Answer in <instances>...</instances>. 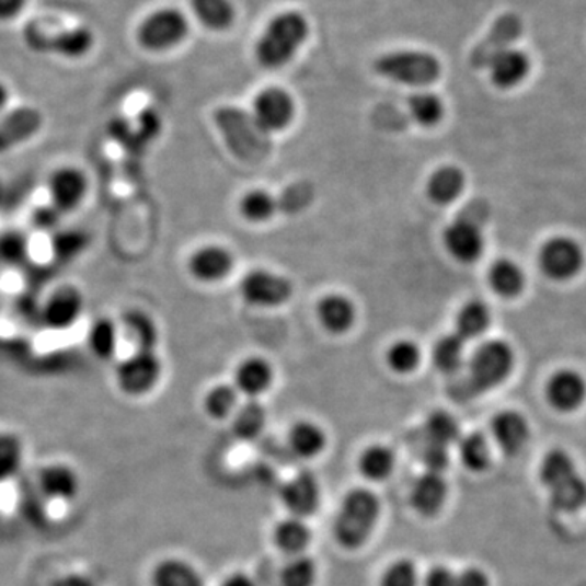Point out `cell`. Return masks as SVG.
<instances>
[{
	"label": "cell",
	"instance_id": "1",
	"mask_svg": "<svg viewBox=\"0 0 586 586\" xmlns=\"http://www.w3.org/2000/svg\"><path fill=\"white\" fill-rule=\"evenodd\" d=\"M464 367L467 371L453 387L455 398L474 400L508 380L515 368V352L505 341H485L472 352Z\"/></svg>",
	"mask_w": 586,
	"mask_h": 586
},
{
	"label": "cell",
	"instance_id": "2",
	"mask_svg": "<svg viewBox=\"0 0 586 586\" xmlns=\"http://www.w3.org/2000/svg\"><path fill=\"white\" fill-rule=\"evenodd\" d=\"M310 36V23L303 13L283 12L267 23L254 46L260 66L264 69H280L298 55Z\"/></svg>",
	"mask_w": 586,
	"mask_h": 586
},
{
	"label": "cell",
	"instance_id": "3",
	"mask_svg": "<svg viewBox=\"0 0 586 586\" xmlns=\"http://www.w3.org/2000/svg\"><path fill=\"white\" fill-rule=\"evenodd\" d=\"M539 481L558 510L575 514L586 507V481L567 451L552 448L544 455Z\"/></svg>",
	"mask_w": 586,
	"mask_h": 586
},
{
	"label": "cell",
	"instance_id": "4",
	"mask_svg": "<svg viewBox=\"0 0 586 586\" xmlns=\"http://www.w3.org/2000/svg\"><path fill=\"white\" fill-rule=\"evenodd\" d=\"M380 518V501L368 489H354L341 502L334 536L341 545L357 549L370 538Z\"/></svg>",
	"mask_w": 586,
	"mask_h": 586
},
{
	"label": "cell",
	"instance_id": "5",
	"mask_svg": "<svg viewBox=\"0 0 586 586\" xmlns=\"http://www.w3.org/2000/svg\"><path fill=\"white\" fill-rule=\"evenodd\" d=\"M374 70L391 82L424 89L440 79L441 62L432 53L407 49L380 56L374 62Z\"/></svg>",
	"mask_w": 586,
	"mask_h": 586
},
{
	"label": "cell",
	"instance_id": "6",
	"mask_svg": "<svg viewBox=\"0 0 586 586\" xmlns=\"http://www.w3.org/2000/svg\"><path fill=\"white\" fill-rule=\"evenodd\" d=\"M26 46L42 55H55L62 59L79 60L95 48V33L87 26H72L49 33L39 23H30L23 32Z\"/></svg>",
	"mask_w": 586,
	"mask_h": 586
},
{
	"label": "cell",
	"instance_id": "7",
	"mask_svg": "<svg viewBox=\"0 0 586 586\" xmlns=\"http://www.w3.org/2000/svg\"><path fill=\"white\" fill-rule=\"evenodd\" d=\"M585 263L584 246L567 234L548 238L539 248V269L552 283H571L584 271Z\"/></svg>",
	"mask_w": 586,
	"mask_h": 586
},
{
	"label": "cell",
	"instance_id": "8",
	"mask_svg": "<svg viewBox=\"0 0 586 586\" xmlns=\"http://www.w3.org/2000/svg\"><path fill=\"white\" fill-rule=\"evenodd\" d=\"M489 210L484 206L469 207L460 217L445 229L444 244L450 256L461 264H474L481 260L485 250L482 222Z\"/></svg>",
	"mask_w": 586,
	"mask_h": 586
},
{
	"label": "cell",
	"instance_id": "9",
	"mask_svg": "<svg viewBox=\"0 0 586 586\" xmlns=\"http://www.w3.org/2000/svg\"><path fill=\"white\" fill-rule=\"evenodd\" d=\"M189 35V20L181 10L159 9L147 15L137 28L140 48L150 53H163L176 48Z\"/></svg>",
	"mask_w": 586,
	"mask_h": 586
},
{
	"label": "cell",
	"instance_id": "10",
	"mask_svg": "<svg viewBox=\"0 0 586 586\" xmlns=\"http://www.w3.org/2000/svg\"><path fill=\"white\" fill-rule=\"evenodd\" d=\"M163 365L156 351H136L116 367V384L127 397L150 393L162 377Z\"/></svg>",
	"mask_w": 586,
	"mask_h": 586
},
{
	"label": "cell",
	"instance_id": "11",
	"mask_svg": "<svg viewBox=\"0 0 586 586\" xmlns=\"http://www.w3.org/2000/svg\"><path fill=\"white\" fill-rule=\"evenodd\" d=\"M524 33V23L514 12L504 13L492 23L487 35L479 42L469 56V62L474 69H487L491 60L505 49L514 48L515 42Z\"/></svg>",
	"mask_w": 586,
	"mask_h": 586
},
{
	"label": "cell",
	"instance_id": "12",
	"mask_svg": "<svg viewBox=\"0 0 586 586\" xmlns=\"http://www.w3.org/2000/svg\"><path fill=\"white\" fill-rule=\"evenodd\" d=\"M295 112L292 95L287 90L267 87L254 99L251 117L263 133H279L292 124Z\"/></svg>",
	"mask_w": 586,
	"mask_h": 586
},
{
	"label": "cell",
	"instance_id": "13",
	"mask_svg": "<svg viewBox=\"0 0 586 586\" xmlns=\"http://www.w3.org/2000/svg\"><path fill=\"white\" fill-rule=\"evenodd\" d=\"M240 294L248 303L256 307L273 308L287 303L292 297L294 286L287 277L256 269L248 273L241 279Z\"/></svg>",
	"mask_w": 586,
	"mask_h": 586
},
{
	"label": "cell",
	"instance_id": "14",
	"mask_svg": "<svg viewBox=\"0 0 586 586\" xmlns=\"http://www.w3.org/2000/svg\"><path fill=\"white\" fill-rule=\"evenodd\" d=\"M90 183L79 166H59L48 180L49 204L62 216L82 206L89 194Z\"/></svg>",
	"mask_w": 586,
	"mask_h": 586
},
{
	"label": "cell",
	"instance_id": "15",
	"mask_svg": "<svg viewBox=\"0 0 586 586\" xmlns=\"http://www.w3.org/2000/svg\"><path fill=\"white\" fill-rule=\"evenodd\" d=\"M85 310V298L77 287L62 286L46 298L42 320L48 330L66 331L79 323Z\"/></svg>",
	"mask_w": 586,
	"mask_h": 586
},
{
	"label": "cell",
	"instance_id": "16",
	"mask_svg": "<svg viewBox=\"0 0 586 586\" xmlns=\"http://www.w3.org/2000/svg\"><path fill=\"white\" fill-rule=\"evenodd\" d=\"M545 400L552 410L571 414L581 410L586 400V381L578 371L562 368L545 383Z\"/></svg>",
	"mask_w": 586,
	"mask_h": 586
},
{
	"label": "cell",
	"instance_id": "17",
	"mask_svg": "<svg viewBox=\"0 0 586 586\" xmlns=\"http://www.w3.org/2000/svg\"><path fill=\"white\" fill-rule=\"evenodd\" d=\"M280 501L292 517L305 518L313 515L321 502V489L317 475L310 471L295 474L280 489Z\"/></svg>",
	"mask_w": 586,
	"mask_h": 586
},
{
	"label": "cell",
	"instance_id": "18",
	"mask_svg": "<svg viewBox=\"0 0 586 586\" xmlns=\"http://www.w3.org/2000/svg\"><path fill=\"white\" fill-rule=\"evenodd\" d=\"M489 79L498 90L521 85L531 72V59L521 49L510 48L495 56L487 66Z\"/></svg>",
	"mask_w": 586,
	"mask_h": 586
},
{
	"label": "cell",
	"instance_id": "19",
	"mask_svg": "<svg viewBox=\"0 0 586 586\" xmlns=\"http://www.w3.org/2000/svg\"><path fill=\"white\" fill-rule=\"evenodd\" d=\"M187 269L199 283H219L233 269V256L226 248L209 244L191 254Z\"/></svg>",
	"mask_w": 586,
	"mask_h": 586
},
{
	"label": "cell",
	"instance_id": "20",
	"mask_svg": "<svg viewBox=\"0 0 586 586\" xmlns=\"http://www.w3.org/2000/svg\"><path fill=\"white\" fill-rule=\"evenodd\" d=\"M38 489L43 497L53 502L76 501L80 494L79 472L66 463H51L39 471Z\"/></svg>",
	"mask_w": 586,
	"mask_h": 586
},
{
	"label": "cell",
	"instance_id": "21",
	"mask_svg": "<svg viewBox=\"0 0 586 586\" xmlns=\"http://www.w3.org/2000/svg\"><path fill=\"white\" fill-rule=\"evenodd\" d=\"M492 437L508 457L520 453L529 440V424L517 411H502L491 422Z\"/></svg>",
	"mask_w": 586,
	"mask_h": 586
},
{
	"label": "cell",
	"instance_id": "22",
	"mask_svg": "<svg viewBox=\"0 0 586 586\" xmlns=\"http://www.w3.org/2000/svg\"><path fill=\"white\" fill-rule=\"evenodd\" d=\"M448 484L444 474L425 471L415 479L411 489V504L424 517H434L444 508Z\"/></svg>",
	"mask_w": 586,
	"mask_h": 586
},
{
	"label": "cell",
	"instance_id": "23",
	"mask_svg": "<svg viewBox=\"0 0 586 586\" xmlns=\"http://www.w3.org/2000/svg\"><path fill=\"white\" fill-rule=\"evenodd\" d=\"M317 314L321 326L331 334L347 333L357 320L354 301L341 294H330L321 298Z\"/></svg>",
	"mask_w": 586,
	"mask_h": 586
},
{
	"label": "cell",
	"instance_id": "24",
	"mask_svg": "<svg viewBox=\"0 0 586 586\" xmlns=\"http://www.w3.org/2000/svg\"><path fill=\"white\" fill-rule=\"evenodd\" d=\"M273 378L274 371L269 361L261 357H248L234 370V388L238 393L253 400L271 387Z\"/></svg>",
	"mask_w": 586,
	"mask_h": 586
},
{
	"label": "cell",
	"instance_id": "25",
	"mask_svg": "<svg viewBox=\"0 0 586 586\" xmlns=\"http://www.w3.org/2000/svg\"><path fill=\"white\" fill-rule=\"evenodd\" d=\"M467 187V175L460 166L445 165L435 170L427 180L428 199L438 206H448L463 194Z\"/></svg>",
	"mask_w": 586,
	"mask_h": 586
},
{
	"label": "cell",
	"instance_id": "26",
	"mask_svg": "<svg viewBox=\"0 0 586 586\" xmlns=\"http://www.w3.org/2000/svg\"><path fill=\"white\" fill-rule=\"evenodd\" d=\"M487 280L492 292L498 297L508 298V300L520 297L527 287L525 271L508 257H501L491 264L487 271Z\"/></svg>",
	"mask_w": 586,
	"mask_h": 586
},
{
	"label": "cell",
	"instance_id": "27",
	"mask_svg": "<svg viewBox=\"0 0 586 586\" xmlns=\"http://www.w3.org/2000/svg\"><path fill=\"white\" fill-rule=\"evenodd\" d=\"M196 19L210 32H227L237 20V10L230 0H189Z\"/></svg>",
	"mask_w": 586,
	"mask_h": 586
},
{
	"label": "cell",
	"instance_id": "28",
	"mask_svg": "<svg viewBox=\"0 0 586 586\" xmlns=\"http://www.w3.org/2000/svg\"><path fill=\"white\" fill-rule=\"evenodd\" d=\"M152 586H204L199 572L181 559H163L150 574Z\"/></svg>",
	"mask_w": 586,
	"mask_h": 586
},
{
	"label": "cell",
	"instance_id": "29",
	"mask_svg": "<svg viewBox=\"0 0 586 586\" xmlns=\"http://www.w3.org/2000/svg\"><path fill=\"white\" fill-rule=\"evenodd\" d=\"M435 368L445 375H455L463 370L467 361V341L457 333L440 337L432 352Z\"/></svg>",
	"mask_w": 586,
	"mask_h": 586
},
{
	"label": "cell",
	"instance_id": "30",
	"mask_svg": "<svg viewBox=\"0 0 586 586\" xmlns=\"http://www.w3.org/2000/svg\"><path fill=\"white\" fill-rule=\"evenodd\" d=\"M491 310L481 300H469L458 311L455 321V333L464 341L478 340L491 326Z\"/></svg>",
	"mask_w": 586,
	"mask_h": 586
},
{
	"label": "cell",
	"instance_id": "31",
	"mask_svg": "<svg viewBox=\"0 0 586 586\" xmlns=\"http://www.w3.org/2000/svg\"><path fill=\"white\" fill-rule=\"evenodd\" d=\"M119 326L108 317L93 321L87 333V346L99 360L108 361L116 355Z\"/></svg>",
	"mask_w": 586,
	"mask_h": 586
},
{
	"label": "cell",
	"instance_id": "32",
	"mask_svg": "<svg viewBox=\"0 0 586 586\" xmlns=\"http://www.w3.org/2000/svg\"><path fill=\"white\" fill-rule=\"evenodd\" d=\"M461 438V428L457 418L447 411H434L425 418V444L440 445L450 448Z\"/></svg>",
	"mask_w": 586,
	"mask_h": 586
},
{
	"label": "cell",
	"instance_id": "33",
	"mask_svg": "<svg viewBox=\"0 0 586 586\" xmlns=\"http://www.w3.org/2000/svg\"><path fill=\"white\" fill-rule=\"evenodd\" d=\"M289 444L297 457L314 458L326 447V435L313 422L300 421L290 428Z\"/></svg>",
	"mask_w": 586,
	"mask_h": 586
},
{
	"label": "cell",
	"instance_id": "34",
	"mask_svg": "<svg viewBox=\"0 0 586 586\" xmlns=\"http://www.w3.org/2000/svg\"><path fill=\"white\" fill-rule=\"evenodd\" d=\"M123 328L127 336L136 344V351H156L157 343H159V330L146 311H126L123 317Z\"/></svg>",
	"mask_w": 586,
	"mask_h": 586
},
{
	"label": "cell",
	"instance_id": "35",
	"mask_svg": "<svg viewBox=\"0 0 586 586\" xmlns=\"http://www.w3.org/2000/svg\"><path fill=\"white\" fill-rule=\"evenodd\" d=\"M310 539V528L305 524L303 518H286L274 529V541L277 548L287 554L300 555Z\"/></svg>",
	"mask_w": 586,
	"mask_h": 586
},
{
	"label": "cell",
	"instance_id": "36",
	"mask_svg": "<svg viewBox=\"0 0 586 586\" xmlns=\"http://www.w3.org/2000/svg\"><path fill=\"white\" fill-rule=\"evenodd\" d=\"M90 246L89 233L82 230H56L51 237V254L59 263H73Z\"/></svg>",
	"mask_w": 586,
	"mask_h": 586
},
{
	"label": "cell",
	"instance_id": "37",
	"mask_svg": "<svg viewBox=\"0 0 586 586\" xmlns=\"http://www.w3.org/2000/svg\"><path fill=\"white\" fill-rule=\"evenodd\" d=\"M461 463L471 472H484L491 464V447L487 438L479 432L461 435L458 441Z\"/></svg>",
	"mask_w": 586,
	"mask_h": 586
},
{
	"label": "cell",
	"instance_id": "38",
	"mask_svg": "<svg viewBox=\"0 0 586 586\" xmlns=\"http://www.w3.org/2000/svg\"><path fill=\"white\" fill-rule=\"evenodd\" d=\"M394 460L397 458H394L391 448L384 447V445H371L360 455L358 469H360L361 475L370 481H383L393 472Z\"/></svg>",
	"mask_w": 586,
	"mask_h": 586
},
{
	"label": "cell",
	"instance_id": "39",
	"mask_svg": "<svg viewBox=\"0 0 586 586\" xmlns=\"http://www.w3.org/2000/svg\"><path fill=\"white\" fill-rule=\"evenodd\" d=\"M266 410L257 401L250 400L237 407L233 414V432L243 440H253L266 425Z\"/></svg>",
	"mask_w": 586,
	"mask_h": 586
},
{
	"label": "cell",
	"instance_id": "40",
	"mask_svg": "<svg viewBox=\"0 0 586 586\" xmlns=\"http://www.w3.org/2000/svg\"><path fill=\"white\" fill-rule=\"evenodd\" d=\"M277 207L276 197L264 189L250 191L240 200L241 216L251 223L267 222L277 212Z\"/></svg>",
	"mask_w": 586,
	"mask_h": 586
},
{
	"label": "cell",
	"instance_id": "41",
	"mask_svg": "<svg viewBox=\"0 0 586 586\" xmlns=\"http://www.w3.org/2000/svg\"><path fill=\"white\" fill-rule=\"evenodd\" d=\"M410 113L415 123L424 127H434L445 116V105L440 96L432 92H417L410 96Z\"/></svg>",
	"mask_w": 586,
	"mask_h": 586
},
{
	"label": "cell",
	"instance_id": "42",
	"mask_svg": "<svg viewBox=\"0 0 586 586\" xmlns=\"http://www.w3.org/2000/svg\"><path fill=\"white\" fill-rule=\"evenodd\" d=\"M23 444L16 435L0 432V482L19 474L23 464Z\"/></svg>",
	"mask_w": 586,
	"mask_h": 586
},
{
	"label": "cell",
	"instance_id": "43",
	"mask_svg": "<svg viewBox=\"0 0 586 586\" xmlns=\"http://www.w3.org/2000/svg\"><path fill=\"white\" fill-rule=\"evenodd\" d=\"M422 360L421 347L412 341L403 340L391 344L387 351V364L397 374H412Z\"/></svg>",
	"mask_w": 586,
	"mask_h": 586
},
{
	"label": "cell",
	"instance_id": "44",
	"mask_svg": "<svg viewBox=\"0 0 586 586\" xmlns=\"http://www.w3.org/2000/svg\"><path fill=\"white\" fill-rule=\"evenodd\" d=\"M238 407L237 388L230 384H217L207 391L204 398V410L214 418H226L234 414Z\"/></svg>",
	"mask_w": 586,
	"mask_h": 586
},
{
	"label": "cell",
	"instance_id": "45",
	"mask_svg": "<svg viewBox=\"0 0 586 586\" xmlns=\"http://www.w3.org/2000/svg\"><path fill=\"white\" fill-rule=\"evenodd\" d=\"M317 564L307 555H295L280 572L283 586H314L317 582Z\"/></svg>",
	"mask_w": 586,
	"mask_h": 586
},
{
	"label": "cell",
	"instance_id": "46",
	"mask_svg": "<svg viewBox=\"0 0 586 586\" xmlns=\"http://www.w3.org/2000/svg\"><path fill=\"white\" fill-rule=\"evenodd\" d=\"M30 241L25 233L9 230L0 234V263L20 266L28 260Z\"/></svg>",
	"mask_w": 586,
	"mask_h": 586
},
{
	"label": "cell",
	"instance_id": "47",
	"mask_svg": "<svg viewBox=\"0 0 586 586\" xmlns=\"http://www.w3.org/2000/svg\"><path fill=\"white\" fill-rule=\"evenodd\" d=\"M380 586H418L417 567L407 559H400L384 571Z\"/></svg>",
	"mask_w": 586,
	"mask_h": 586
},
{
	"label": "cell",
	"instance_id": "48",
	"mask_svg": "<svg viewBox=\"0 0 586 586\" xmlns=\"http://www.w3.org/2000/svg\"><path fill=\"white\" fill-rule=\"evenodd\" d=\"M422 463H424L425 471L444 474L445 469L450 464V448L425 444L422 450Z\"/></svg>",
	"mask_w": 586,
	"mask_h": 586
},
{
	"label": "cell",
	"instance_id": "49",
	"mask_svg": "<svg viewBox=\"0 0 586 586\" xmlns=\"http://www.w3.org/2000/svg\"><path fill=\"white\" fill-rule=\"evenodd\" d=\"M60 217H62V214L58 209H55L51 204L36 207L35 212H33V226L36 229L53 230L58 227Z\"/></svg>",
	"mask_w": 586,
	"mask_h": 586
},
{
	"label": "cell",
	"instance_id": "50",
	"mask_svg": "<svg viewBox=\"0 0 586 586\" xmlns=\"http://www.w3.org/2000/svg\"><path fill=\"white\" fill-rule=\"evenodd\" d=\"M424 586H457V572L437 565L425 575Z\"/></svg>",
	"mask_w": 586,
	"mask_h": 586
},
{
	"label": "cell",
	"instance_id": "51",
	"mask_svg": "<svg viewBox=\"0 0 586 586\" xmlns=\"http://www.w3.org/2000/svg\"><path fill=\"white\" fill-rule=\"evenodd\" d=\"M457 586H491V578L481 568L469 567L457 572Z\"/></svg>",
	"mask_w": 586,
	"mask_h": 586
},
{
	"label": "cell",
	"instance_id": "52",
	"mask_svg": "<svg viewBox=\"0 0 586 586\" xmlns=\"http://www.w3.org/2000/svg\"><path fill=\"white\" fill-rule=\"evenodd\" d=\"M28 0H0V22H10L20 16Z\"/></svg>",
	"mask_w": 586,
	"mask_h": 586
},
{
	"label": "cell",
	"instance_id": "53",
	"mask_svg": "<svg viewBox=\"0 0 586 586\" xmlns=\"http://www.w3.org/2000/svg\"><path fill=\"white\" fill-rule=\"evenodd\" d=\"M51 586H96V584L89 575L70 572V574H64L56 578Z\"/></svg>",
	"mask_w": 586,
	"mask_h": 586
},
{
	"label": "cell",
	"instance_id": "54",
	"mask_svg": "<svg viewBox=\"0 0 586 586\" xmlns=\"http://www.w3.org/2000/svg\"><path fill=\"white\" fill-rule=\"evenodd\" d=\"M220 586H256V584H254L253 578L238 572V574L230 575L229 578H226V582Z\"/></svg>",
	"mask_w": 586,
	"mask_h": 586
},
{
	"label": "cell",
	"instance_id": "55",
	"mask_svg": "<svg viewBox=\"0 0 586 586\" xmlns=\"http://www.w3.org/2000/svg\"><path fill=\"white\" fill-rule=\"evenodd\" d=\"M10 99V92L9 89H7L5 83L0 80V112H2L3 108H5L7 103H9Z\"/></svg>",
	"mask_w": 586,
	"mask_h": 586
}]
</instances>
